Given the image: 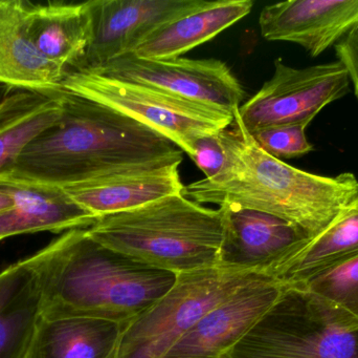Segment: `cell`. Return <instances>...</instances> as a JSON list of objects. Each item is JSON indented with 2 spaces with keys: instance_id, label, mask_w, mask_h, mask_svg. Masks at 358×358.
<instances>
[{
  "instance_id": "1",
  "label": "cell",
  "mask_w": 358,
  "mask_h": 358,
  "mask_svg": "<svg viewBox=\"0 0 358 358\" xmlns=\"http://www.w3.org/2000/svg\"><path fill=\"white\" fill-rule=\"evenodd\" d=\"M176 161H182V151L163 135L110 107L63 92L59 119L24 149L0 182L64 189Z\"/></svg>"
},
{
  "instance_id": "2",
  "label": "cell",
  "mask_w": 358,
  "mask_h": 358,
  "mask_svg": "<svg viewBox=\"0 0 358 358\" xmlns=\"http://www.w3.org/2000/svg\"><path fill=\"white\" fill-rule=\"evenodd\" d=\"M219 136L227 155L222 172L183 186L181 193L196 203L264 212L313 237L357 197L358 179L352 172L321 176L268 155L246 130L238 109Z\"/></svg>"
},
{
  "instance_id": "3",
  "label": "cell",
  "mask_w": 358,
  "mask_h": 358,
  "mask_svg": "<svg viewBox=\"0 0 358 358\" xmlns=\"http://www.w3.org/2000/svg\"><path fill=\"white\" fill-rule=\"evenodd\" d=\"M37 254L42 317L48 319L90 317L128 325L178 279L105 247L86 229L67 231Z\"/></svg>"
},
{
  "instance_id": "4",
  "label": "cell",
  "mask_w": 358,
  "mask_h": 358,
  "mask_svg": "<svg viewBox=\"0 0 358 358\" xmlns=\"http://www.w3.org/2000/svg\"><path fill=\"white\" fill-rule=\"evenodd\" d=\"M86 230L109 249L178 275L218 265L222 210L178 193L129 212L101 216Z\"/></svg>"
},
{
  "instance_id": "5",
  "label": "cell",
  "mask_w": 358,
  "mask_h": 358,
  "mask_svg": "<svg viewBox=\"0 0 358 358\" xmlns=\"http://www.w3.org/2000/svg\"><path fill=\"white\" fill-rule=\"evenodd\" d=\"M265 277H271L221 265L180 273L157 304L128 324L117 358H163L210 311Z\"/></svg>"
},
{
  "instance_id": "6",
  "label": "cell",
  "mask_w": 358,
  "mask_h": 358,
  "mask_svg": "<svg viewBox=\"0 0 358 358\" xmlns=\"http://www.w3.org/2000/svg\"><path fill=\"white\" fill-rule=\"evenodd\" d=\"M62 90L128 116L163 135L191 158L197 139L217 134L234 122L233 113L92 71H67Z\"/></svg>"
},
{
  "instance_id": "7",
  "label": "cell",
  "mask_w": 358,
  "mask_h": 358,
  "mask_svg": "<svg viewBox=\"0 0 358 358\" xmlns=\"http://www.w3.org/2000/svg\"><path fill=\"white\" fill-rule=\"evenodd\" d=\"M350 84L338 60L298 69L278 58L273 77L238 113L250 132L268 126H308L322 109L346 96Z\"/></svg>"
},
{
  "instance_id": "8",
  "label": "cell",
  "mask_w": 358,
  "mask_h": 358,
  "mask_svg": "<svg viewBox=\"0 0 358 358\" xmlns=\"http://www.w3.org/2000/svg\"><path fill=\"white\" fill-rule=\"evenodd\" d=\"M223 358H358V333L315 321L289 289Z\"/></svg>"
},
{
  "instance_id": "9",
  "label": "cell",
  "mask_w": 358,
  "mask_h": 358,
  "mask_svg": "<svg viewBox=\"0 0 358 358\" xmlns=\"http://www.w3.org/2000/svg\"><path fill=\"white\" fill-rule=\"evenodd\" d=\"M92 73L148 86L233 115L245 97L231 69L216 59L155 60L130 53Z\"/></svg>"
},
{
  "instance_id": "10",
  "label": "cell",
  "mask_w": 358,
  "mask_h": 358,
  "mask_svg": "<svg viewBox=\"0 0 358 358\" xmlns=\"http://www.w3.org/2000/svg\"><path fill=\"white\" fill-rule=\"evenodd\" d=\"M204 0H92V38L77 67L92 71L134 53L162 25L194 10Z\"/></svg>"
},
{
  "instance_id": "11",
  "label": "cell",
  "mask_w": 358,
  "mask_h": 358,
  "mask_svg": "<svg viewBox=\"0 0 358 358\" xmlns=\"http://www.w3.org/2000/svg\"><path fill=\"white\" fill-rule=\"evenodd\" d=\"M273 277L255 282L213 309L163 358H223L285 296Z\"/></svg>"
},
{
  "instance_id": "12",
  "label": "cell",
  "mask_w": 358,
  "mask_h": 358,
  "mask_svg": "<svg viewBox=\"0 0 358 358\" xmlns=\"http://www.w3.org/2000/svg\"><path fill=\"white\" fill-rule=\"evenodd\" d=\"M358 23V0H289L263 8L261 34L271 41L302 46L317 57Z\"/></svg>"
},
{
  "instance_id": "13",
  "label": "cell",
  "mask_w": 358,
  "mask_h": 358,
  "mask_svg": "<svg viewBox=\"0 0 358 358\" xmlns=\"http://www.w3.org/2000/svg\"><path fill=\"white\" fill-rule=\"evenodd\" d=\"M219 208L223 218L221 266L267 275L273 265L308 237L296 225L264 212L229 204Z\"/></svg>"
},
{
  "instance_id": "14",
  "label": "cell",
  "mask_w": 358,
  "mask_h": 358,
  "mask_svg": "<svg viewBox=\"0 0 358 358\" xmlns=\"http://www.w3.org/2000/svg\"><path fill=\"white\" fill-rule=\"evenodd\" d=\"M181 162L123 170L63 191L96 218L129 212L182 193Z\"/></svg>"
},
{
  "instance_id": "15",
  "label": "cell",
  "mask_w": 358,
  "mask_h": 358,
  "mask_svg": "<svg viewBox=\"0 0 358 358\" xmlns=\"http://www.w3.org/2000/svg\"><path fill=\"white\" fill-rule=\"evenodd\" d=\"M25 0H0V84L18 90L60 94L65 69L34 46Z\"/></svg>"
},
{
  "instance_id": "16",
  "label": "cell",
  "mask_w": 358,
  "mask_h": 358,
  "mask_svg": "<svg viewBox=\"0 0 358 358\" xmlns=\"http://www.w3.org/2000/svg\"><path fill=\"white\" fill-rule=\"evenodd\" d=\"M2 184L12 198L13 206L0 214V241L23 233L90 228L99 219L76 203L63 189Z\"/></svg>"
},
{
  "instance_id": "17",
  "label": "cell",
  "mask_w": 358,
  "mask_h": 358,
  "mask_svg": "<svg viewBox=\"0 0 358 358\" xmlns=\"http://www.w3.org/2000/svg\"><path fill=\"white\" fill-rule=\"evenodd\" d=\"M41 317L35 254L0 273V358H24Z\"/></svg>"
},
{
  "instance_id": "18",
  "label": "cell",
  "mask_w": 358,
  "mask_h": 358,
  "mask_svg": "<svg viewBox=\"0 0 358 358\" xmlns=\"http://www.w3.org/2000/svg\"><path fill=\"white\" fill-rule=\"evenodd\" d=\"M358 254V195L336 218L313 237H305L267 271L288 287Z\"/></svg>"
},
{
  "instance_id": "19",
  "label": "cell",
  "mask_w": 358,
  "mask_h": 358,
  "mask_svg": "<svg viewBox=\"0 0 358 358\" xmlns=\"http://www.w3.org/2000/svg\"><path fill=\"white\" fill-rule=\"evenodd\" d=\"M252 6V0L203 1L194 10L155 29L134 54L155 60L180 58L181 55L206 43L248 16Z\"/></svg>"
},
{
  "instance_id": "20",
  "label": "cell",
  "mask_w": 358,
  "mask_h": 358,
  "mask_svg": "<svg viewBox=\"0 0 358 358\" xmlns=\"http://www.w3.org/2000/svg\"><path fill=\"white\" fill-rule=\"evenodd\" d=\"M126 327L90 317H41L24 358H117Z\"/></svg>"
},
{
  "instance_id": "21",
  "label": "cell",
  "mask_w": 358,
  "mask_h": 358,
  "mask_svg": "<svg viewBox=\"0 0 358 358\" xmlns=\"http://www.w3.org/2000/svg\"><path fill=\"white\" fill-rule=\"evenodd\" d=\"M29 37L40 54L65 71L77 67L92 38L88 2L27 4Z\"/></svg>"
},
{
  "instance_id": "22",
  "label": "cell",
  "mask_w": 358,
  "mask_h": 358,
  "mask_svg": "<svg viewBox=\"0 0 358 358\" xmlns=\"http://www.w3.org/2000/svg\"><path fill=\"white\" fill-rule=\"evenodd\" d=\"M62 109L63 92L19 90L0 100V178L12 172L24 149L59 119Z\"/></svg>"
},
{
  "instance_id": "23",
  "label": "cell",
  "mask_w": 358,
  "mask_h": 358,
  "mask_svg": "<svg viewBox=\"0 0 358 358\" xmlns=\"http://www.w3.org/2000/svg\"><path fill=\"white\" fill-rule=\"evenodd\" d=\"M290 290L315 321L358 333V254Z\"/></svg>"
},
{
  "instance_id": "24",
  "label": "cell",
  "mask_w": 358,
  "mask_h": 358,
  "mask_svg": "<svg viewBox=\"0 0 358 358\" xmlns=\"http://www.w3.org/2000/svg\"><path fill=\"white\" fill-rule=\"evenodd\" d=\"M307 126L302 124L275 125L250 132L257 144L277 159L303 157L315 151L306 137Z\"/></svg>"
},
{
  "instance_id": "25",
  "label": "cell",
  "mask_w": 358,
  "mask_h": 358,
  "mask_svg": "<svg viewBox=\"0 0 358 358\" xmlns=\"http://www.w3.org/2000/svg\"><path fill=\"white\" fill-rule=\"evenodd\" d=\"M219 132L200 137L194 146V155L191 159L203 172L206 176L204 179L216 178L222 172L227 161L225 149Z\"/></svg>"
},
{
  "instance_id": "26",
  "label": "cell",
  "mask_w": 358,
  "mask_h": 358,
  "mask_svg": "<svg viewBox=\"0 0 358 358\" xmlns=\"http://www.w3.org/2000/svg\"><path fill=\"white\" fill-rule=\"evenodd\" d=\"M338 61L348 71L358 100V23L334 46Z\"/></svg>"
},
{
  "instance_id": "27",
  "label": "cell",
  "mask_w": 358,
  "mask_h": 358,
  "mask_svg": "<svg viewBox=\"0 0 358 358\" xmlns=\"http://www.w3.org/2000/svg\"><path fill=\"white\" fill-rule=\"evenodd\" d=\"M13 206L12 198L8 195L6 185L0 183V214L10 209Z\"/></svg>"
}]
</instances>
